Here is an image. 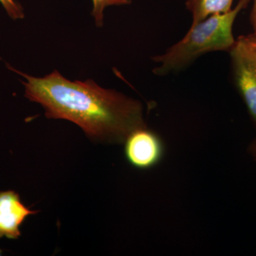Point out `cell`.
I'll return each instance as SVG.
<instances>
[{
  "instance_id": "obj_1",
  "label": "cell",
  "mask_w": 256,
  "mask_h": 256,
  "mask_svg": "<svg viewBox=\"0 0 256 256\" xmlns=\"http://www.w3.org/2000/svg\"><path fill=\"white\" fill-rule=\"evenodd\" d=\"M10 68L26 79L25 96L41 104L47 118L72 121L90 139L122 144L133 131L148 127L142 104L121 92L92 80L70 82L56 70L35 78Z\"/></svg>"
},
{
  "instance_id": "obj_2",
  "label": "cell",
  "mask_w": 256,
  "mask_h": 256,
  "mask_svg": "<svg viewBox=\"0 0 256 256\" xmlns=\"http://www.w3.org/2000/svg\"><path fill=\"white\" fill-rule=\"evenodd\" d=\"M252 0H240L235 8L224 14H214L192 24L182 40L162 54L153 57L158 64L153 73L158 76L181 72L202 56L214 52H228L235 44L233 28L240 12Z\"/></svg>"
},
{
  "instance_id": "obj_3",
  "label": "cell",
  "mask_w": 256,
  "mask_h": 256,
  "mask_svg": "<svg viewBox=\"0 0 256 256\" xmlns=\"http://www.w3.org/2000/svg\"><path fill=\"white\" fill-rule=\"evenodd\" d=\"M228 53L234 82L256 127V48L240 36Z\"/></svg>"
},
{
  "instance_id": "obj_4",
  "label": "cell",
  "mask_w": 256,
  "mask_h": 256,
  "mask_svg": "<svg viewBox=\"0 0 256 256\" xmlns=\"http://www.w3.org/2000/svg\"><path fill=\"white\" fill-rule=\"evenodd\" d=\"M124 144L126 159L137 169H151L164 158L165 148L162 140L148 127L133 131Z\"/></svg>"
},
{
  "instance_id": "obj_5",
  "label": "cell",
  "mask_w": 256,
  "mask_h": 256,
  "mask_svg": "<svg viewBox=\"0 0 256 256\" xmlns=\"http://www.w3.org/2000/svg\"><path fill=\"white\" fill-rule=\"evenodd\" d=\"M37 213L38 210H30L24 205L16 192H0V238L18 239L26 217Z\"/></svg>"
},
{
  "instance_id": "obj_6",
  "label": "cell",
  "mask_w": 256,
  "mask_h": 256,
  "mask_svg": "<svg viewBox=\"0 0 256 256\" xmlns=\"http://www.w3.org/2000/svg\"><path fill=\"white\" fill-rule=\"evenodd\" d=\"M234 0H186V9L191 13L192 24H194L214 14L228 12Z\"/></svg>"
},
{
  "instance_id": "obj_7",
  "label": "cell",
  "mask_w": 256,
  "mask_h": 256,
  "mask_svg": "<svg viewBox=\"0 0 256 256\" xmlns=\"http://www.w3.org/2000/svg\"><path fill=\"white\" fill-rule=\"evenodd\" d=\"M94 3L92 15L96 18V23L98 26L102 25L104 10L109 6H121L130 4L132 0H92Z\"/></svg>"
},
{
  "instance_id": "obj_8",
  "label": "cell",
  "mask_w": 256,
  "mask_h": 256,
  "mask_svg": "<svg viewBox=\"0 0 256 256\" xmlns=\"http://www.w3.org/2000/svg\"><path fill=\"white\" fill-rule=\"evenodd\" d=\"M0 3L4 6L8 14L13 20L24 18V12L21 5L14 0H0Z\"/></svg>"
},
{
  "instance_id": "obj_9",
  "label": "cell",
  "mask_w": 256,
  "mask_h": 256,
  "mask_svg": "<svg viewBox=\"0 0 256 256\" xmlns=\"http://www.w3.org/2000/svg\"><path fill=\"white\" fill-rule=\"evenodd\" d=\"M252 12H250V21L254 30L252 35L256 36V0H252Z\"/></svg>"
},
{
  "instance_id": "obj_10",
  "label": "cell",
  "mask_w": 256,
  "mask_h": 256,
  "mask_svg": "<svg viewBox=\"0 0 256 256\" xmlns=\"http://www.w3.org/2000/svg\"><path fill=\"white\" fill-rule=\"evenodd\" d=\"M247 151L249 156H252V159L256 162V138L249 144Z\"/></svg>"
},
{
  "instance_id": "obj_11",
  "label": "cell",
  "mask_w": 256,
  "mask_h": 256,
  "mask_svg": "<svg viewBox=\"0 0 256 256\" xmlns=\"http://www.w3.org/2000/svg\"><path fill=\"white\" fill-rule=\"evenodd\" d=\"M246 36V38L248 40V41L250 42V44L254 46V47H256V36H254V35H248V36Z\"/></svg>"
},
{
  "instance_id": "obj_12",
  "label": "cell",
  "mask_w": 256,
  "mask_h": 256,
  "mask_svg": "<svg viewBox=\"0 0 256 256\" xmlns=\"http://www.w3.org/2000/svg\"><path fill=\"white\" fill-rule=\"evenodd\" d=\"M2 250L1 249H0V256L2 255Z\"/></svg>"
}]
</instances>
